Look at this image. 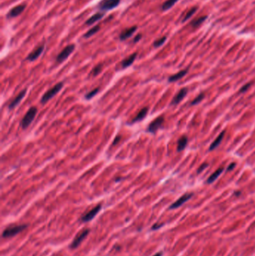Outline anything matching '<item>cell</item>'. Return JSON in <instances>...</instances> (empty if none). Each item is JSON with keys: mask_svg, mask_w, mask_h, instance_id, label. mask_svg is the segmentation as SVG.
<instances>
[{"mask_svg": "<svg viewBox=\"0 0 255 256\" xmlns=\"http://www.w3.org/2000/svg\"><path fill=\"white\" fill-rule=\"evenodd\" d=\"M100 210H101V204H98V205H96V207H93V209L89 210V211L87 212V213H86L85 214H84L83 216L81 217V221L83 222H89V221L93 219V218L96 216V215L99 213Z\"/></svg>", "mask_w": 255, "mask_h": 256, "instance_id": "52a82bcc", "label": "cell"}, {"mask_svg": "<svg viewBox=\"0 0 255 256\" xmlns=\"http://www.w3.org/2000/svg\"><path fill=\"white\" fill-rule=\"evenodd\" d=\"M101 71H102V65L99 64L93 68V69L92 70L91 74L93 77H95V76H97L101 72Z\"/></svg>", "mask_w": 255, "mask_h": 256, "instance_id": "83f0119b", "label": "cell"}, {"mask_svg": "<svg viewBox=\"0 0 255 256\" xmlns=\"http://www.w3.org/2000/svg\"><path fill=\"white\" fill-rule=\"evenodd\" d=\"M37 113V110L36 107H32L28 110V112L26 113V114L24 116V117L22 118V120H21L20 125L22 126V129H26L31 124V122L34 121V118H35L36 114Z\"/></svg>", "mask_w": 255, "mask_h": 256, "instance_id": "7a4b0ae2", "label": "cell"}, {"mask_svg": "<svg viewBox=\"0 0 255 256\" xmlns=\"http://www.w3.org/2000/svg\"><path fill=\"white\" fill-rule=\"evenodd\" d=\"M203 98H204V94H200L197 98H194V100L191 102V105H196V104H199L203 99Z\"/></svg>", "mask_w": 255, "mask_h": 256, "instance_id": "f1b7e54d", "label": "cell"}, {"mask_svg": "<svg viewBox=\"0 0 255 256\" xmlns=\"http://www.w3.org/2000/svg\"><path fill=\"white\" fill-rule=\"evenodd\" d=\"M192 195H193L192 193H186V194H185V195H182L180 198H178V199L176 200L175 202H173V204H172L170 206L169 208L170 209H176V208H177V207H180V206L182 205L184 203L186 202L188 200H189L190 198L192 197Z\"/></svg>", "mask_w": 255, "mask_h": 256, "instance_id": "9c48e42d", "label": "cell"}, {"mask_svg": "<svg viewBox=\"0 0 255 256\" xmlns=\"http://www.w3.org/2000/svg\"><path fill=\"white\" fill-rule=\"evenodd\" d=\"M187 142H188V139H187L186 136H182V137L179 138V140H178V142H177V151L178 152L182 151V150H183L184 148H185V146H186V145H187Z\"/></svg>", "mask_w": 255, "mask_h": 256, "instance_id": "ffe728a7", "label": "cell"}, {"mask_svg": "<svg viewBox=\"0 0 255 256\" xmlns=\"http://www.w3.org/2000/svg\"><path fill=\"white\" fill-rule=\"evenodd\" d=\"M104 14L103 13H96L95 14H93V16L90 17V18H89L88 20H87L85 22L86 25L89 26V25H91V24L94 23H96V21L99 20L101 19V18L103 17Z\"/></svg>", "mask_w": 255, "mask_h": 256, "instance_id": "ac0fdd59", "label": "cell"}, {"mask_svg": "<svg viewBox=\"0 0 255 256\" xmlns=\"http://www.w3.org/2000/svg\"><path fill=\"white\" fill-rule=\"evenodd\" d=\"M120 2V0H102L99 4L98 7L102 11H109L117 7Z\"/></svg>", "mask_w": 255, "mask_h": 256, "instance_id": "5b68a950", "label": "cell"}, {"mask_svg": "<svg viewBox=\"0 0 255 256\" xmlns=\"http://www.w3.org/2000/svg\"><path fill=\"white\" fill-rule=\"evenodd\" d=\"M164 122L163 116H159L156 118V119L153 121L147 127V131L151 133H155L158 130V129L160 128Z\"/></svg>", "mask_w": 255, "mask_h": 256, "instance_id": "ba28073f", "label": "cell"}, {"mask_svg": "<svg viewBox=\"0 0 255 256\" xmlns=\"http://www.w3.org/2000/svg\"><path fill=\"white\" fill-rule=\"evenodd\" d=\"M206 19V16L201 17H198L197 18V19L194 20H193L192 22H191V25L193 27H197L198 26H200V24H201Z\"/></svg>", "mask_w": 255, "mask_h": 256, "instance_id": "cb8c5ba5", "label": "cell"}, {"mask_svg": "<svg viewBox=\"0 0 255 256\" xmlns=\"http://www.w3.org/2000/svg\"><path fill=\"white\" fill-rule=\"evenodd\" d=\"M141 38V34H138V35L136 36V37L134 38V43H136V42H138V41L140 40V39Z\"/></svg>", "mask_w": 255, "mask_h": 256, "instance_id": "d6a6232c", "label": "cell"}, {"mask_svg": "<svg viewBox=\"0 0 255 256\" xmlns=\"http://www.w3.org/2000/svg\"><path fill=\"white\" fill-rule=\"evenodd\" d=\"M63 86H64L63 83H57L56 85H55L53 87L51 88L49 90H48L47 92L42 96L41 100H40L41 104H45L47 101H49L51 98H52L55 95H56L62 89Z\"/></svg>", "mask_w": 255, "mask_h": 256, "instance_id": "3957f363", "label": "cell"}, {"mask_svg": "<svg viewBox=\"0 0 255 256\" xmlns=\"http://www.w3.org/2000/svg\"><path fill=\"white\" fill-rule=\"evenodd\" d=\"M89 234V229H84L82 230L81 232H79L77 235L75 237L74 240L72 242V243L70 244V248L71 249H76L78 246H79L81 243L84 240V239L87 236V234Z\"/></svg>", "mask_w": 255, "mask_h": 256, "instance_id": "8992f818", "label": "cell"}, {"mask_svg": "<svg viewBox=\"0 0 255 256\" xmlns=\"http://www.w3.org/2000/svg\"><path fill=\"white\" fill-rule=\"evenodd\" d=\"M224 133H225V131H222L221 133H220L219 135H218V137L216 138V139L214 140V142H212V144H211L210 147H209V150L210 151H212V150L215 149L216 148H218V146H219V145L221 144V141H222L223 138H224Z\"/></svg>", "mask_w": 255, "mask_h": 256, "instance_id": "2e32d148", "label": "cell"}, {"mask_svg": "<svg viewBox=\"0 0 255 256\" xmlns=\"http://www.w3.org/2000/svg\"><path fill=\"white\" fill-rule=\"evenodd\" d=\"M26 92H27L26 89H23L22 91H21V92H19V95H18L17 96H16V98H15L12 101V102L10 103V104H9L8 108L10 109V110H12V109L15 108L16 106H18V104H19V103L21 102V101H22V100L24 98V97L25 96V95H26Z\"/></svg>", "mask_w": 255, "mask_h": 256, "instance_id": "8fae6325", "label": "cell"}, {"mask_svg": "<svg viewBox=\"0 0 255 256\" xmlns=\"http://www.w3.org/2000/svg\"><path fill=\"white\" fill-rule=\"evenodd\" d=\"M27 226L28 225H25V224L8 226L3 231L2 237H4V238H10V237H14L15 235H16V234L20 233L22 231H23L24 229H25Z\"/></svg>", "mask_w": 255, "mask_h": 256, "instance_id": "6da1fadb", "label": "cell"}, {"mask_svg": "<svg viewBox=\"0 0 255 256\" xmlns=\"http://www.w3.org/2000/svg\"><path fill=\"white\" fill-rule=\"evenodd\" d=\"M208 166V164L207 163H203V165H201V166H200V167H199V169H198V170H197V172H198V173H200V172H201L203 170V169H205V168H206Z\"/></svg>", "mask_w": 255, "mask_h": 256, "instance_id": "4dcf8cb0", "label": "cell"}, {"mask_svg": "<svg viewBox=\"0 0 255 256\" xmlns=\"http://www.w3.org/2000/svg\"><path fill=\"white\" fill-rule=\"evenodd\" d=\"M223 171H224V169H223V168H220V169H217V170L215 171L212 175H211V176L208 178L207 180L208 184H212V182H214V181H215V180H216L217 178L221 175V174L222 173Z\"/></svg>", "mask_w": 255, "mask_h": 256, "instance_id": "44dd1931", "label": "cell"}, {"mask_svg": "<svg viewBox=\"0 0 255 256\" xmlns=\"http://www.w3.org/2000/svg\"><path fill=\"white\" fill-rule=\"evenodd\" d=\"M250 86H251V83H248V84H246V85H245V86H242V89H241L240 90H239V92H246V90L248 89V88H249Z\"/></svg>", "mask_w": 255, "mask_h": 256, "instance_id": "f546056e", "label": "cell"}, {"mask_svg": "<svg viewBox=\"0 0 255 256\" xmlns=\"http://www.w3.org/2000/svg\"><path fill=\"white\" fill-rule=\"evenodd\" d=\"M25 8V5H19L15 6L14 8H13L10 9V10L9 11V12L7 14V17L8 18L15 17L20 14L23 11Z\"/></svg>", "mask_w": 255, "mask_h": 256, "instance_id": "7c38bea8", "label": "cell"}, {"mask_svg": "<svg viewBox=\"0 0 255 256\" xmlns=\"http://www.w3.org/2000/svg\"><path fill=\"white\" fill-rule=\"evenodd\" d=\"M43 50H44V46L43 45H40V46L37 47V48L34 50L29 55L27 56L26 59L28 60L30 62H34L41 55V53H43Z\"/></svg>", "mask_w": 255, "mask_h": 256, "instance_id": "30bf717a", "label": "cell"}, {"mask_svg": "<svg viewBox=\"0 0 255 256\" xmlns=\"http://www.w3.org/2000/svg\"><path fill=\"white\" fill-rule=\"evenodd\" d=\"M75 50V45L74 44H70L68 46L66 47L61 53L58 55L56 58L57 62L58 63H62L63 62L65 61L69 56H70V54L74 51Z\"/></svg>", "mask_w": 255, "mask_h": 256, "instance_id": "277c9868", "label": "cell"}, {"mask_svg": "<svg viewBox=\"0 0 255 256\" xmlns=\"http://www.w3.org/2000/svg\"><path fill=\"white\" fill-rule=\"evenodd\" d=\"M187 92H188V90H187V89H185V88L180 89V90L179 91V92H178V93L175 95L174 98H173L170 104H171V105H176V104H179V103L185 98V95H187Z\"/></svg>", "mask_w": 255, "mask_h": 256, "instance_id": "4fadbf2b", "label": "cell"}, {"mask_svg": "<svg viewBox=\"0 0 255 256\" xmlns=\"http://www.w3.org/2000/svg\"><path fill=\"white\" fill-rule=\"evenodd\" d=\"M120 136H117V137L115 138V139H114V142H113V143H112V145H115L117 143V142H119V141H120Z\"/></svg>", "mask_w": 255, "mask_h": 256, "instance_id": "836d02e7", "label": "cell"}, {"mask_svg": "<svg viewBox=\"0 0 255 256\" xmlns=\"http://www.w3.org/2000/svg\"><path fill=\"white\" fill-rule=\"evenodd\" d=\"M136 29H137L136 26H132V27H130V28L123 30V31L121 32V34L120 35V39L121 41H124L126 40V39L129 38H130L131 36L135 32Z\"/></svg>", "mask_w": 255, "mask_h": 256, "instance_id": "5bb4252c", "label": "cell"}, {"mask_svg": "<svg viewBox=\"0 0 255 256\" xmlns=\"http://www.w3.org/2000/svg\"><path fill=\"white\" fill-rule=\"evenodd\" d=\"M235 166H236V164H235V163H231V164L228 166V168H227V171L233 170V169L235 168Z\"/></svg>", "mask_w": 255, "mask_h": 256, "instance_id": "1f68e13d", "label": "cell"}, {"mask_svg": "<svg viewBox=\"0 0 255 256\" xmlns=\"http://www.w3.org/2000/svg\"><path fill=\"white\" fill-rule=\"evenodd\" d=\"M136 57H137V53H133V54H132V55L129 56L128 58L123 59V61L121 62V64H120L121 65V68H128L129 66H130V65L134 62V61L135 60Z\"/></svg>", "mask_w": 255, "mask_h": 256, "instance_id": "9a60e30c", "label": "cell"}, {"mask_svg": "<svg viewBox=\"0 0 255 256\" xmlns=\"http://www.w3.org/2000/svg\"><path fill=\"white\" fill-rule=\"evenodd\" d=\"M177 1L178 0H167V1L165 2H164L163 5H162V9L163 11L168 10V9H170V8L173 7V5H174Z\"/></svg>", "mask_w": 255, "mask_h": 256, "instance_id": "603a6c76", "label": "cell"}, {"mask_svg": "<svg viewBox=\"0 0 255 256\" xmlns=\"http://www.w3.org/2000/svg\"><path fill=\"white\" fill-rule=\"evenodd\" d=\"M197 8L195 7V8H191V10L188 11L187 12L186 14H185V17H184L183 20H182V21H183V22H185V21H186L188 19V18L191 17L192 16V15L194 14V13H195V11H197Z\"/></svg>", "mask_w": 255, "mask_h": 256, "instance_id": "484cf974", "label": "cell"}, {"mask_svg": "<svg viewBox=\"0 0 255 256\" xmlns=\"http://www.w3.org/2000/svg\"><path fill=\"white\" fill-rule=\"evenodd\" d=\"M162 252H158V253L155 254V255H153V256H162Z\"/></svg>", "mask_w": 255, "mask_h": 256, "instance_id": "e575fe53", "label": "cell"}, {"mask_svg": "<svg viewBox=\"0 0 255 256\" xmlns=\"http://www.w3.org/2000/svg\"><path fill=\"white\" fill-rule=\"evenodd\" d=\"M147 113H148V108H147V107H144V108L141 109V111L138 113V115L135 116V119L132 120V122L134 123V122H138L143 120V119L146 117Z\"/></svg>", "mask_w": 255, "mask_h": 256, "instance_id": "e0dca14e", "label": "cell"}, {"mask_svg": "<svg viewBox=\"0 0 255 256\" xmlns=\"http://www.w3.org/2000/svg\"><path fill=\"white\" fill-rule=\"evenodd\" d=\"M99 90V88H96V89H93L92 91H90V92H88V93L86 94L85 95V99H87V100L91 99L92 98H93V97H94L95 95H96V94L98 93Z\"/></svg>", "mask_w": 255, "mask_h": 256, "instance_id": "d4e9b609", "label": "cell"}, {"mask_svg": "<svg viewBox=\"0 0 255 256\" xmlns=\"http://www.w3.org/2000/svg\"><path fill=\"white\" fill-rule=\"evenodd\" d=\"M165 41H166V37L161 38L155 41V42L153 43V46H154V47H159L162 46V45L165 43Z\"/></svg>", "mask_w": 255, "mask_h": 256, "instance_id": "4316f807", "label": "cell"}, {"mask_svg": "<svg viewBox=\"0 0 255 256\" xmlns=\"http://www.w3.org/2000/svg\"><path fill=\"white\" fill-rule=\"evenodd\" d=\"M186 73H187V70H183V71H179V72L176 73V74H173V75L170 76L169 78H168V82L172 83V82L177 81V80H179V79L183 77L186 74Z\"/></svg>", "mask_w": 255, "mask_h": 256, "instance_id": "d6986e66", "label": "cell"}, {"mask_svg": "<svg viewBox=\"0 0 255 256\" xmlns=\"http://www.w3.org/2000/svg\"><path fill=\"white\" fill-rule=\"evenodd\" d=\"M99 29H100L99 26H96L93 27V28H91L90 30H88V31H87V32H86L85 34L84 35V37H85V38H87L91 37L92 35H93L95 33H96L98 31H99Z\"/></svg>", "mask_w": 255, "mask_h": 256, "instance_id": "7402d4cb", "label": "cell"}]
</instances>
